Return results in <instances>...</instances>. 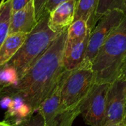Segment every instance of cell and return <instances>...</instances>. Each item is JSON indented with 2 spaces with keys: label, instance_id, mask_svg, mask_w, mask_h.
Listing matches in <instances>:
<instances>
[{
  "label": "cell",
  "instance_id": "cell-1",
  "mask_svg": "<svg viewBox=\"0 0 126 126\" xmlns=\"http://www.w3.org/2000/svg\"><path fill=\"white\" fill-rule=\"evenodd\" d=\"M67 29L58 33L48 49L19 80L18 85L5 89L0 97H21L34 113L38 112L43 102L54 92L66 71L63 53Z\"/></svg>",
  "mask_w": 126,
  "mask_h": 126
},
{
  "label": "cell",
  "instance_id": "cell-2",
  "mask_svg": "<svg viewBox=\"0 0 126 126\" xmlns=\"http://www.w3.org/2000/svg\"><path fill=\"white\" fill-rule=\"evenodd\" d=\"M126 60V13L106 38L92 63L95 83H111L120 75Z\"/></svg>",
  "mask_w": 126,
  "mask_h": 126
},
{
  "label": "cell",
  "instance_id": "cell-3",
  "mask_svg": "<svg viewBox=\"0 0 126 126\" xmlns=\"http://www.w3.org/2000/svg\"><path fill=\"white\" fill-rule=\"evenodd\" d=\"M58 35V32L50 28L49 13H45L38 21L32 30L27 35L18 51L7 63L16 69L19 80L48 49Z\"/></svg>",
  "mask_w": 126,
  "mask_h": 126
},
{
  "label": "cell",
  "instance_id": "cell-4",
  "mask_svg": "<svg viewBox=\"0 0 126 126\" xmlns=\"http://www.w3.org/2000/svg\"><path fill=\"white\" fill-rule=\"evenodd\" d=\"M95 84L94 72L90 67L80 66L65 71L61 88V104L69 110L81 114V108Z\"/></svg>",
  "mask_w": 126,
  "mask_h": 126
},
{
  "label": "cell",
  "instance_id": "cell-5",
  "mask_svg": "<svg viewBox=\"0 0 126 126\" xmlns=\"http://www.w3.org/2000/svg\"><path fill=\"white\" fill-rule=\"evenodd\" d=\"M124 15L123 11L114 10L104 15L98 21L90 32L85 59L80 66L92 68V63L100 47L111 32L121 23Z\"/></svg>",
  "mask_w": 126,
  "mask_h": 126
},
{
  "label": "cell",
  "instance_id": "cell-6",
  "mask_svg": "<svg viewBox=\"0 0 126 126\" xmlns=\"http://www.w3.org/2000/svg\"><path fill=\"white\" fill-rule=\"evenodd\" d=\"M62 78L52 94L43 102L38 109V112L43 117L46 126H72L75 120L80 115V112L69 110L61 106Z\"/></svg>",
  "mask_w": 126,
  "mask_h": 126
},
{
  "label": "cell",
  "instance_id": "cell-7",
  "mask_svg": "<svg viewBox=\"0 0 126 126\" xmlns=\"http://www.w3.org/2000/svg\"><path fill=\"white\" fill-rule=\"evenodd\" d=\"M110 83H95L81 108L86 124L90 126H105L106 99Z\"/></svg>",
  "mask_w": 126,
  "mask_h": 126
},
{
  "label": "cell",
  "instance_id": "cell-8",
  "mask_svg": "<svg viewBox=\"0 0 126 126\" xmlns=\"http://www.w3.org/2000/svg\"><path fill=\"white\" fill-rule=\"evenodd\" d=\"M126 106V78L120 75L112 83L107 94L105 126L122 125Z\"/></svg>",
  "mask_w": 126,
  "mask_h": 126
},
{
  "label": "cell",
  "instance_id": "cell-9",
  "mask_svg": "<svg viewBox=\"0 0 126 126\" xmlns=\"http://www.w3.org/2000/svg\"><path fill=\"white\" fill-rule=\"evenodd\" d=\"M78 5L76 0H69L58 5L49 13V25L55 32L67 29L74 21Z\"/></svg>",
  "mask_w": 126,
  "mask_h": 126
},
{
  "label": "cell",
  "instance_id": "cell-10",
  "mask_svg": "<svg viewBox=\"0 0 126 126\" xmlns=\"http://www.w3.org/2000/svg\"><path fill=\"white\" fill-rule=\"evenodd\" d=\"M37 22L34 0H31L24 7L12 13L9 34L16 32L29 34Z\"/></svg>",
  "mask_w": 126,
  "mask_h": 126
},
{
  "label": "cell",
  "instance_id": "cell-11",
  "mask_svg": "<svg viewBox=\"0 0 126 126\" xmlns=\"http://www.w3.org/2000/svg\"><path fill=\"white\" fill-rule=\"evenodd\" d=\"M90 32L82 40L66 41L63 53V66L66 71L76 69L83 63Z\"/></svg>",
  "mask_w": 126,
  "mask_h": 126
},
{
  "label": "cell",
  "instance_id": "cell-12",
  "mask_svg": "<svg viewBox=\"0 0 126 126\" xmlns=\"http://www.w3.org/2000/svg\"><path fill=\"white\" fill-rule=\"evenodd\" d=\"M27 33L9 34L0 49V67L6 64L18 51L27 37Z\"/></svg>",
  "mask_w": 126,
  "mask_h": 126
},
{
  "label": "cell",
  "instance_id": "cell-13",
  "mask_svg": "<svg viewBox=\"0 0 126 126\" xmlns=\"http://www.w3.org/2000/svg\"><path fill=\"white\" fill-rule=\"evenodd\" d=\"M99 0H79L78 2L74 21L82 19L87 22L92 31L97 24L96 10Z\"/></svg>",
  "mask_w": 126,
  "mask_h": 126
},
{
  "label": "cell",
  "instance_id": "cell-14",
  "mask_svg": "<svg viewBox=\"0 0 126 126\" xmlns=\"http://www.w3.org/2000/svg\"><path fill=\"white\" fill-rule=\"evenodd\" d=\"M34 114L31 107L26 103L21 97H13L12 103L6 113V119L14 117L18 119H26Z\"/></svg>",
  "mask_w": 126,
  "mask_h": 126
},
{
  "label": "cell",
  "instance_id": "cell-15",
  "mask_svg": "<svg viewBox=\"0 0 126 126\" xmlns=\"http://www.w3.org/2000/svg\"><path fill=\"white\" fill-rule=\"evenodd\" d=\"M12 16V0L0 4V49L9 35Z\"/></svg>",
  "mask_w": 126,
  "mask_h": 126
},
{
  "label": "cell",
  "instance_id": "cell-16",
  "mask_svg": "<svg viewBox=\"0 0 126 126\" xmlns=\"http://www.w3.org/2000/svg\"><path fill=\"white\" fill-rule=\"evenodd\" d=\"M19 82V77L16 69L6 63L0 67V94L5 89L15 87Z\"/></svg>",
  "mask_w": 126,
  "mask_h": 126
},
{
  "label": "cell",
  "instance_id": "cell-17",
  "mask_svg": "<svg viewBox=\"0 0 126 126\" xmlns=\"http://www.w3.org/2000/svg\"><path fill=\"white\" fill-rule=\"evenodd\" d=\"M91 30L89 29L87 22L79 19L74 21L67 29V41H75L83 39Z\"/></svg>",
  "mask_w": 126,
  "mask_h": 126
},
{
  "label": "cell",
  "instance_id": "cell-18",
  "mask_svg": "<svg viewBox=\"0 0 126 126\" xmlns=\"http://www.w3.org/2000/svg\"><path fill=\"white\" fill-rule=\"evenodd\" d=\"M126 0H99L96 10V21H98L106 13L114 10H120L124 12Z\"/></svg>",
  "mask_w": 126,
  "mask_h": 126
},
{
  "label": "cell",
  "instance_id": "cell-19",
  "mask_svg": "<svg viewBox=\"0 0 126 126\" xmlns=\"http://www.w3.org/2000/svg\"><path fill=\"white\" fill-rule=\"evenodd\" d=\"M14 126H46L43 117L39 112H37L36 114H32V116L24 119L21 123Z\"/></svg>",
  "mask_w": 126,
  "mask_h": 126
},
{
  "label": "cell",
  "instance_id": "cell-20",
  "mask_svg": "<svg viewBox=\"0 0 126 126\" xmlns=\"http://www.w3.org/2000/svg\"><path fill=\"white\" fill-rule=\"evenodd\" d=\"M48 1L49 0H34L37 21H38L41 18V17L44 14L45 6Z\"/></svg>",
  "mask_w": 126,
  "mask_h": 126
},
{
  "label": "cell",
  "instance_id": "cell-21",
  "mask_svg": "<svg viewBox=\"0 0 126 126\" xmlns=\"http://www.w3.org/2000/svg\"><path fill=\"white\" fill-rule=\"evenodd\" d=\"M66 1L69 0H49L45 6V10H44V13H49L50 12H52L58 5H59L60 4L65 2ZM78 2L79 0H76Z\"/></svg>",
  "mask_w": 126,
  "mask_h": 126
},
{
  "label": "cell",
  "instance_id": "cell-22",
  "mask_svg": "<svg viewBox=\"0 0 126 126\" xmlns=\"http://www.w3.org/2000/svg\"><path fill=\"white\" fill-rule=\"evenodd\" d=\"M31 0H12V13L24 7Z\"/></svg>",
  "mask_w": 126,
  "mask_h": 126
},
{
  "label": "cell",
  "instance_id": "cell-23",
  "mask_svg": "<svg viewBox=\"0 0 126 126\" xmlns=\"http://www.w3.org/2000/svg\"><path fill=\"white\" fill-rule=\"evenodd\" d=\"M13 98L10 96H4L1 100H0V107L3 109H8V108L10 107L11 103H12Z\"/></svg>",
  "mask_w": 126,
  "mask_h": 126
},
{
  "label": "cell",
  "instance_id": "cell-24",
  "mask_svg": "<svg viewBox=\"0 0 126 126\" xmlns=\"http://www.w3.org/2000/svg\"><path fill=\"white\" fill-rule=\"evenodd\" d=\"M0 126H14L13 123H11L10 121L7 120H3L0 121Z\"/></svg>",
  "mask_w": 126,
  "mask_h": 126
},
{
  "label": "cell",
  "instance_id": "cell-25",
  "mask_svg": "<svg viewBox=\"0 0 126 126\" xmlns=\"http://www.w3.org/2000/svg\"><path fill=\"white\" fill-rule=\"evenodd\" d=\"M120 75L124 76L126 78V60L125 61L123 65V67H122V69H121V72H120Z\"/></svg>",
  "mask_w": 126,
  "mask_h": 126
},
{
  "label": "cell",
  "instance_id": "cell-26",
  "mask_svg": "<svg viewBox=\"0 0 126 126\" xmlns=\"http://www.w3.org/2000/svg\"><path fill=\"white\" fill-rule=\"evenodd\" d=\"M123 125L126 126V111H125V117H124V121H123Z\"/></svg>",
  "mask_w": 126,
  "mask_h": 126
},
{
  "label": "cell",
  "instance_id": "cell-27",
  "mask_svg": "<svg viewBox=\"0 0 126 126\" xmlns=\"http://www.w3.org/2000/svg\"><path fill=\"white\" fill-rule=\"evenodd\" d=\"M126 126L123 125V124H122V125H118V126Z\"/></svg>",
  "mask_w": 126,
  "mask_h": 126
},
{
  "label": "cell",
  "instance_id": "cell-28",
  "mask_svg": "<svg viewBox=\"0 0 126 126\" xmlns=\"http://www.w3.org/2000/svg\"><path fill=\"white\" fill-rule=\"evenodd\" d=\"M5 1H6V0H1V3H0V4H3Z\"/></svg>",
  "mask_w": 126,
  "mask_h": 126
},
{
  "label": "cell",
  "instance_id": "cell-29",
  "mask_svg": "<svg viewBox=\"0 0 126 126\" xmlns=\"http://www.w3.org/2000/svg\"><path fill=\"white\" fill-rule=\"evenodd\" d=\"M124 13H126V7H125V10H124Z\"/></svg>",
  "mask_w": 126,
  "mask_h": 126
}]
</instances>
